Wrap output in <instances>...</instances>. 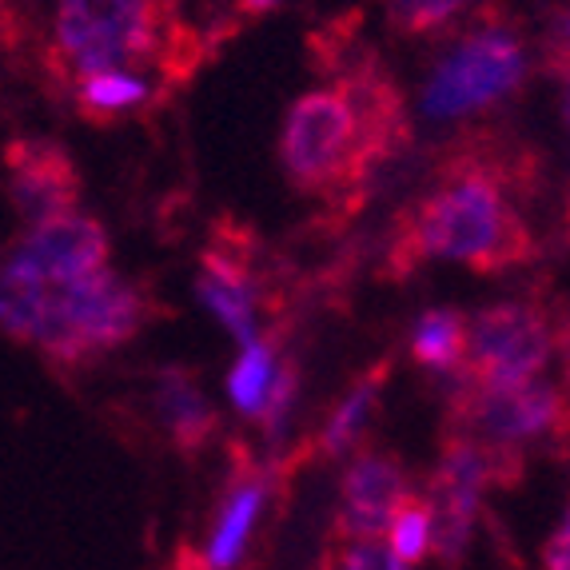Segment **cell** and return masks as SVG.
I'll list each match as a JSON object with an SVG mask.
<instances>
[{
    "label": "cell",
    "mask_w": 570,
    "mask_h": 570,
    "mask_svg": "<svg viewBox=\"0 0 570 570\" xmlns=\"http://www.w3.org/2000/svg\"><path fill=\"white\" fill-rule=\"evenodd\" d=\"M144 315V295L108 267L65 287L0 279V327L68 363L128 343L140 332Z\"/></svg>",
    "instance_id": "obj_1"
},
{
    "label": "cell",
    "mask_w": 570,
    "mask_h": 570,
    "mask_svg": "<svg viewBox=\"0 0 570 570\" xmlns=\"http://www.w3.org/2000/svg\"><path fill=\"white\" fill-rule=\"evenodd\" d=\"M411 236L419 252L455 259L475 272H503L534 256V236L487 171H459L431 200H423Z\"/></svg>",
    "instance_id": "obj_2"
},
{
    "label": "cell",
    "mask_w": 570,
    "mask_h": 570,
    "mask_svg": "<svg viewBox=\"0 0 570 570\" xmlns=\"http://www.w3.org/2000/svg\"><path fill=\"white\" fill-rule=\"evenodd\" d=\"M380 153L387 148L367 132L347 85L299 96L279 140L287 180L299 191H327L343 180H355Z\"/></svg>",
    "instance_id": "obj_3"
},
{
    "label": "cell",
    "mask_w": 570,
    "mask_h": 570,
    "mask_svg": "<svg viewBox=\"0 0 570 570\" xmlns=\"http://www.w3.org/2000/svg\"><path fill=\"white\" fill-rule=\"evenodd\" d=\"M527 77V48L507 24H479L439 60L423 88V112L431 120H459L483 112L511 96Z\"/></svg>",
    "instance_id": "obj_4"
},
{
    "label": "cell",
    "mask_w": 570,
    "mask_h": 570,
    "mask_svg": "<svg viewBox=\"0 0 570 570\" xmlns=\"http://www.w3.org/2000/svg\"><path fill=\"white\" fill-rule=\"evenodd\" d=\"M57 40L80 72L148 57L160 40L156 0H60Z\"/></svg>",
    "instance_id": "obj_5"
},
{
    "label": "cell",
    "mask_w": 570,
    "mask_h": 570,
    "mask_svg": "<svg viewBox=\"0 0 570 570\" xmlns=\"http://www.w3.org/2000/svg\"><path fill=\"white\" fill-rule=\"evenodd\" d=\"M551 360V324L534 304H491L466 324L463 363L475 387H514L539 380Z\"/></svg>",
    "instance_id": "obj_6"
},
{
    "label": "cell",
    "mask_w": 570,
    "mask_h": 570,
    "mask_svg": "<svg viewBox=\"0 0 570 570\" xmlns=\"http://www.w3.org/2000/svg\"><path fill=\"white\" fill-rule=\"evenodd\" d=\"M108 267V232L92 216L65 212L29 228L0 267V279L24 287H65Z\"/></svg>",
    "instance_id": "obj_7"
},
{
    "label": "cell",
    "mask_w": 570,
    "mask_h": 570,
    "mask_svg": "<svg viewBox=\"0 0 570 570\" xmlns=\"http://www.w3.org/2000/svg\"><path fill=\"white\" fill-rule=\"evenodd\" d=\"M4 171H9L12 208L32 228L77 208L80 171L57 140H32V136L12 140L4 148Z\"/></svg>",
    "instance_id": "obj_8"
},
{
    "label": "cell",
    "mask_w": 570,
    "mask_h": 570,
    "mask_svg": "<svg viewBox=\"0 0 570 570\" xmlns=\"http://www.w3.org/2000/svg\"><path fill=\"white\" fill-rule=\"evenodd\" d=\"M494 475L491 451L479 443H455L443 455V466L435 475V491H431V551L443 562H455L466 551L471 539V523H475L479 499H483L487 479Z\"/></svg>",
    "instance_id": "obj_9"
},
{
    "label": "cell",
    "mask_w": 570,
    "mask_h": 570,
    "mask_svg": "<svg viewBox=\"0 0 570 570\" xmlns=\"http://www.w3.org/2000/svg\"><path fill=\"white\" fill-rule=\"evenodd\" d=\"M459 407L491 439L494 448H511V443L539 439L562 415L559 391L542 387L539 380L514 383V387H475Z\"/></svg>",
    "instance_id": "obj_10"
},
{
    "label": "cell",
    "mask_w": 570,
    "mask_h": 570,
    "mask_svg": "<svg viewBox=\"0 0 570 570\" xmlns=\"http://www.w3.org/2000/svg\"><path fill=\"white\" fill-rule=\"evenodd\" d=\"M411 499L407 471L387 455H360L340 494V531L347 539H383L403 503Z\"/></svg>",
    "instance_id": "obj_11"
},
{
    "label": "cell",
    "mask_w": 570,
    "mask_h": 570,
    "mask_svg": "<svg viewBox=\"0 0 570 570\" xmlns=\"http://www.w3.org/2000/svg\"><path fill=\"white\" fill-rule=\"evenodd\" d=\"M196 295L239 343L256 340V284L239 259L224 256V252H208L200 276H196Z\"/></svg>",
    "instance_id": "obj_12"
},
{
    "label": "cell",
    "mask_w": 570,
    "mask_h": 570,
    "mask_svg": "<svg viewBox=\"0 0 570 570\" xmlns=\"http://www.w3.org/2000/svg\"><path fill=\"white\" fill-rule=\"evenodd\" d=\"M156 403H160V415L168 423V435L176 439V448L180 451L204 448V439L216 428V411L204 400V391L196 387V380H191L188 371H164Z\"/></svg>",
    "instance_id": "obj_13"
},
{
    "label": "cell",
    "mask_w": 570,
    "mask_h": 570,
    "mask_svg": "<svg viewBox=\"0 0 570 570\" xmlns=\"http://www.w3.org/2000/svg\"><path fill=\"white\" fill-rule=\"evenodd\" d=\"M466 324L455 307H431L411 332V355L431 371H455L463 363Z\"/></svg>",
    "instance_id": "obj_14"
},
{
    "label": "cell",
    "mask_w": 570,
    "mask_h": 570,
    "mask_svg": "<svg viewBox=\"0 0 570 570\" xmlns=\"http://www.w3.org/2000/svg\"><path fill=\"white\" fill-rule=\"evenodd\" d=\"M259 507H264V483H244L228 494V503H224V511H219L216 534H212V547H208L212 570L236 567L239 554H244L247 534H252V523H256Z\"/></svg>",
    "instance_id": "obj_15"
},
{
    "label": "cell",
    "mask_w": 570,
    "mask_h": 570,
    "mask_svg": "<svg viewBox=\"0 0 570 570\" xmlns=\"http://www.w3.org/2000/svg\"><path fill=\"white\" fill-rule=\"evenodd\" d=\"M77 100L92 120H112L140 108L148 100V85L120 68H96V72H80Z\"/></svg>",
    "instance_id": "obj_16"
},
{
    "label": "cell",
    "mask_w": 570,
    "mask_h": 570,
    "mask_svg": "<svg viewBox=\"0 0 570 570\" xmlns=\"http://www.w3.org/2000/svg\"><path fill=\"white\" fill-rule=\"evenodd\" d=\"M276 367H279V360H276V347H272V343H264V340L244 343L236 367L228 371V395L244 415H259Z\"/></svg>",
    "instance_id": "obj_17"
},
{
    "label": "cell",
    "mask_w": 570,
    "mask_h": 570,
    "mask_svg": "<svg viewBox=\"0 0 570 570\" xmlns=\"http://www.w3.org/2000/svg\"><path fill=\"white\" fill-rule=\"evenodd\" d=\"M383 367L371 371L367 380H360L352 387V395L340 403V411L332 415V423H327L324 431V451L327 455H340V451H347L360 439V431L367 428L371 411H375V400H380V387H383Z\"/></svg>",
    "instance_id": "obj_18"
},
{
    "label": "cell",
    "mask_w": 570,
    "mask_h": 570,
    "mask_svg": "<svg viewBox=\"0 0 570 570\" xmlns=\"http://www.w3.org/2000/svg\"><path fill=\"white\" fill-rule=\"evenodd\" d=\"M387 4L391 29L403 32V37H428L455 24L475 0H383Z\"/></svg>",
    "instance_id": "obj_19"
},
{
    "label": "cell",
    "mask_w": 570,
    "mask_h": 570,
    "mask_svg": "<svg viewBox=\"0 0 570 570\" xmlns=\"http://www.w3.org/2000/svg\"><path fill=\"white\" fill-rule=\"evenodd\" d=\"M387 534H391L387 551L395 554L403 567L428 559L431 554V507H428V499H415V494H411L407 503L395 511Z\"/></svg>",
    "instance_id": "obj_20"
},
{
    "label": "cell",
    "mask_w": 570,
    "mask_h": 570,
    "mask_svg": "<svg viewBox=\"0 0 570 570\" xmlns=\"http://www.w3.org/2000/svg\"><path fill=\"white\" fill-rule=\"evenodd\" d=\"M295 367L292 363H279L276 367V375H272V387H267V400H264V407H259V419H264L267 428H279L287 419V407H292V400H295Z\"/></svg>",
    "instance_id": "obj_21"
},
{
    "label": "cell",
    "mask_w": 570,
    "mask_h": 570,
    "mask_svg": "<svg viewBox=\"0 0 570 570\" xmlns=\"http://www.w3.org/2000/svg\"><path fill=\"white\" fill-rule=\"evenodd\" d=\"M340 570H411V567H403V562L387 551L383 539H355L352 547H347V554H343Z\"/></svg>",
    "instance_id": "obj_22"
},
{
    "label": "cell",
    "mask_w": 570,
    "mask_h": 570,
    "mask_svg": "<svg viewBox=\"0 0 570 570\" xmlns=\"http://www.w3.org/2000/svg\"><path fill=\"white\" fill-rule=\"evenodd\" d=\"M567 523H559L554 539L547 542V570H567Z\"/></svg>",
    "instance_id": "obj_23"
}]
</instances>
